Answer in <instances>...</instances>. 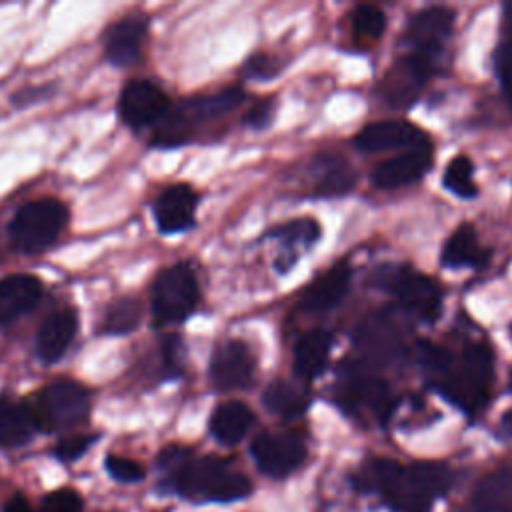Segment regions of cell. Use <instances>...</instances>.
<instances>
[{"label":"cell","mask_w":512,"mask_h":512,"mask_svg":"<svg viewBox=\"0 0 512 512\" xmlns=\"http://www.w3.org/2000/svg\"><path fill=\"white\" fill-rule=\"evenodd\" d=\"M158 468L184 498L196 502H228L250 494V480L228 462L202 456L192 458L188 450L168 446L158 456Z\"/></svg>","instance_id":"1"},{"label":"cell","mask_w":512,"mask_h":512,"mask_svg":"<svg viewBox=\"0 0 512 512\" xmlns=\"http://www.w3.org/2000/svg\"><path fill=\"white\" fill-rule=\"evenodd\" d=\"M374 482L396 512H428L432 498L448 490L452 474L438 462L402 466L394 460L374 462Z\"/></svg>","instance_id":"2"},{"label":"cell","mask_w":512,"mask_h":512,"mask_svg":"<svg viewBox=\"0 0 512 512\" xmlns=\"http://www.w3.org/2000/svg\"><path fill=\"white\" fill-rule=\"evenodd\" d=\"M244 100V92L236 86L224 88L206 96H192L176 106H170L166 116L156 124V132L152 136V146H182L190 142L200 126L210 124L228 112H232Z\"/></svg>","instance_id":"3"},{"label":"cell","mask_w":512,"mask_h":512,"mask_svg":"<svg viewBox=\"0 0 512 512\" xmlns=\"http://www.w3.org/2000/svg\"><path fill=\"white\" fill-rule=\"evenodd\" d=\"M440 392L468 414L482 410L490 398L492 386V352L486 344L474 342L466 346L456 366L438 378Z\"/></svg>","instance_id":"4"},{"label":"cell","mask_w":512,"mask_h":512,"mask_svg":"<svg viewBox=\"0 0 512 512\" xmlns=\"http://www.w3.org/2000/svg\"><path fill=\"white\" fill-rule=\"evenodd\" d=\"M68 224V208L56 198L26 202L8 224V236L20 254H40L50 248Z\"/></svg>","instance_id":"5"},{"label":"cell","mask_w":512,"mask_h":512,"mask_svg":"<svg viewBox=\"0 0 512 512\" xmlns=\"http://www.w3.org/2000/svg\"><path fill=\"white\" fill-rule=\"evenodd\" d=\"M30 410L38 428L48 432L68 430L86 420L90 392L76 380L60 378L40 390Z\"/></svg>","instance_id":"6"},{"label":"cell","mask_w":512,"mask_h":512,"mask_svg":"<svg viewBox=\"0 0 512 512\" xmlns=\"http://www.w3.org/2000/svg\"><path fill=\"white\" fill-rule=\"evenodd\" d=\"M200 298L196 274L184 262L162 270L152 286V316L160 326L182 324Z\"/></svg>","instance_id":"7"},{"label":"cell","mask_w":512,"mask_h":512,"mask_svg":"<svg viewBox=\"0 0 512 512\" xmlns=\"http://www.w3.org/2000/svg\"><path fill=\"white\" fill-rule=\"evenodd\" d=\"M382 284L406 310L418 318L432 322L440 314L442 292L432 278L406 266H394L384 274Z\"/></svg>","instance_id":"8"},{"label":"cell","mask_w":512,"mask_h":512,"mask_svg":"<svg viewBox=\"0 0 512 512\" xmlns=\"http://www.w3.org/2000/svg\"><path fill=\"white\" fill-rule=\"evenodd\" d=\"M432 70H434L432 58L410 52L390 66V70L386 72V76L378 86V94L388 106L406 108L418 98Z\"/></svg>","instance_id":"9"},{"label":"cell","mask_w":512,"mask_h":512,"mask_svg":"<svg viewBox=\"0 0 512 512\" xmlns=\"http://www.w3.org/2000/svg\"><path fill=\"white\" fill-rule=\"evenodd\" d=\"M170 100L166 92L152 80H132L122 88L118 110L132 130L156 126L168 112Z\"/></svg>","instance_id":"10"},{"label":"cell","mask_w":512,"mask_h":512,"mask_svg":"<svg viewBox=\"0 0 512 512\" xmlns=\"http://www.w3.org/2000/svg\"><path fill=\"white\" fill-rule=\"evenodd\" d=\"M250 452L264 474L280 478L302 464L306 456V446L296 434L264 432L252 440Z\"/></svg>","instance_id":"11"},{"label":"cell","mask_w":512,"mask_h":512,"mask_svg":"<svg viewBox=\"0 0 512 512\" xmlns=\"http://www.w3.org/2000/svg\"><path fill=\"white\" fill-rule=\"evenodd\" d=\"M256 362L248 346L240 340H228L220 344L210 360V382L220 392L242 390L252 384Z\"/></svg>","instance_id":"12"},{"label":"cell","mask_w":512,"mask_h":512,"mask_svg":"<svg viewBox=\"0 0 512 512\" xmlns=\"http://www.w3.org/2000/svg\"><path fill=\"white\" fill-rule=\"evenodd\" d=\"M354 144L358 150L364 152H384L394 148L412 150L430 146L426 132H422L416 124L406 120L372 122L356 134Z\"/></svg>","instance_id":"13"},{"label":"cell","mask_w":512,"mask_h":512,"mask_svg":"<svg viewBox=\"0 0 512 512\" xmlns=\"http://www.w3.org/2000/svg\"><path fill=\"white\" fill-rule=\"evenodd\" d=\"M454 26V12L444 6H428L412 16L406 28V38L414 54L434 60L444 40Z\"/></svg>","instance_id":"14"},{"label":"cell","mask_w":512,"mask_h":512,"mask_svg":"<svg viewBox=\"0 0 512 512\" xmlns=\"http://www.w3.org/2000/svg\"><path fill=\"white\" fill-rule=\"evenodd\" d=\"M198 194L188 184L164 188L152 206L156 226L164 234H178L194 226Z\"/></svg>","instance_id":"15"},{"label":"cell","mask_w":512,"mask_h":512,"mask_svg":"<svg viewBox=\"0 0 512 512\" xmlns=\"http://www.w3.org/2000/svg\"><path fill=\"white\" fill-rule=\"evenodd\" d=\"M148 36V22L142 16H124L104 34V54L118 68L134 66L142 56Z\"/></svg>","instance_id":"16"},{"label":"cell","mask_w":512,"mask_h":512,"mask_svg":"<svg viewBox=\"0 0 512 512\" xmlns=\"http://www.w3.org/2000/svg\"><path fill=\"white\" fill-rule=\"evenodd\" d=\"M430 166H432L430 146L404 150L402 154L380 162L372 170V182L382 190L400 188V186L420 180L424 176V172H428Z\"/></svg>","instance_id":"17"},{"label":"cell","mask_w":512,"mask_h":512,"mask_svg":"<svg viewBox=\"0 0 512 512\" xmlns=\"http://www.w3.org/2000/svg\"><path fill=\"white\" fill-rule=\"evenodd\" d=\"M76 332L78 316L72 308H62L48 314L36 332V356L46 364L58 362L70 348Z\"/></svg>","instance_id":"18"},{"label":"cell","mask_w":512,"mask_h":512,"mask_svg":"<svg viewBox=\"0 0 512 512\" xmlns=\"http://www.w3.org/2000/svg\"><path fill=\"white\" fill-rule=\"evenodd\" d=\"M352 270L348 262H338L314 278L300 294V308L306 312H326L334 308L350 288Z\"/></svg>","instance_id":"19"},{"label":"cell","mask_w":512,"mask_h":512,"mask_svg":"<svg viewBox=\"0 0 512 512\" xmlns=\"http://www.w3.org/2000/svg\"><path fill=\"white\" fill-rule=\"evenodd\" d=\"M42 298V284L30 274H8L0 278V326L28 314Z\"/></svg>","instance_id":"20"},{"label":"cell","mask_w":512,"mask_h":512,"mask_svg":"<svg viewBox=\"0 0 512 512\" xmlns=\"http://www.w3.org/2000/svg\"><path fill=\"white\" fill-rule=\"evenodd\" d=\"M332 348V334L324 328H314L306 332L294 346V372L304 378H316L330 356Z\"/></svg>","instance_id":"21"},{"label":"cell","mask_w":512,"mask_h":512,"mask_svg":"<svg viewBox=\"0 0 512 512\" xmlns=\"http://www.w3.org/2000/svg\"><path fill=\"white\" fill-rule=\"evenodd\" d=\"M252 422H254L252 410L242 402L230 400L216 406V410L212 412L210 432L218 442L230 446L240 442L246 436Z\"/></svg>","instance_id":"22"},{"label":"cell","mask_w":512,"mask_h":512,"mask_svg":"<svg viewBox=\"0 0 512 512\" xmlns=\"http://www.w3.org/2000/svg\"><path fill=\"white\" fill-rule=\"evenodd\" d=\"M36 428L38 426L28 404L0 398V446H22L32 438Z\"/></svg>","instance_id":"23"},{"label":"cell","mask_w":512,"mask_h":512,"mask_svg":"<svg viewBox=\"0 0 512 512\" xmlns=\"http://www.w3.org/2000/svg\"><path fill=\"white\" fill-rule=\"evenodd\" d=\"M468 512H512V474L500 470L486 476L478 484Z\"/></svg>","instance_id":"24"},{"label":"cell","mask_w":512,"mask_h":512,"mask_svg":"<svg viewBox=\"0 0 512 512\" xmlns=\"http://www.w3.org/2000/svg\"><path fill=\"white\" fill-rule=\"evenodd\" d=\"M486 250L480 246L476 230L470 224L458 226L446 240L440 260L448 268L480 266L486 260Z\"/></svg>","instance_id":"25"},{"label":"cell","mask_w":512,"mask_h":512,"mask_svg":"<svg viewBox=\"0 0 512 512\" xmlns=\"http://www.w3.org/2000/svg\"><path fill=\"white\" fill-rule=\"evenodd\" d=\"M350 398L372 412L374 418L384 422L394 406V398L384 380L374 376H362L350 382Z\"/></svg>","instance_id":"26"},{"label":"cell","mask_w":512,"mask_h":512,"mask_svg":"<svg viewBox=\"0 0 512 512\" xmlns=\"http://www.w3.org/2000/svg\"><path fill=\"white\" fill-rule=\"evenodd\" d=\"M262 400L270 412L284 418L298 416L308 406V396L304 394V390L286 380L270 382L262 394Z\"/></svg>","instance_id":"27"},{"label":"cell","mask_w":512,"mask_h":512,"mask_svg":"<svg viewBox=\"0 0 512 512\" xmlns=\"http://www.w3.org/2000/svg\"><path fill=\"white\" fill-rule=\"evenodd\" d=\"M142 320V304L132 296L116 298L108 304L102 318V332L112 336L130 334Z\"/></svg>","instance_id":"28"},{"label":"cell","mask_w":512,"mask_h":512,"mask_svg":"<svg viewBox=\"0 0 512 512\" xmlns=\"http://www.w3.org/2000/svg\"><path fill=\"white\" fill-rule=\"evenodd\" d=\"M474 166L466 156H454L446 170H444V178L442 184L446 190H450L454 196L460 198H474L478 194V186L474 182Z\"/></svg>","instance_id":"29"},{"label":"cell","mask_w":512,"mask_h":512,"mask_svg":"<svg viewBox=\"0 0 512 512\" xmlns=\"http://www.w3.org/2000/svg\"><path fill=\"white\" fill-rule=\"evenodd\" d=\"M354 180V170L346 162L328 160L320 170L316 192L322 196H340L354 186Z\"/></svg>","instance_id":"30"},{"label":"cell","mask_w":512,"mask_h":512,"mask_svg":"<svg viewBox=\"0 0 512 512\" xmlns=\"http://www.w3.org/2000/svg\"><path fill=\"white\" fill-rule=\"evenodd\" d=\"M386 28V18L380 8L362 4L352 12V34L358 42L370 44L376 42Z\"/></svg>","instance_id":"31"},{"label":"cell","mask_w":512,"mask_h":512,"mask_svg":"<svg viewBox=\"0 0 512 512\" xmlns=\"http://www.w3.org/2000/svg\"><path fill=\"white\" fill-rule=\"evenodd\" d=\"M274 234L288 248H310L320 238V226L316 220L298 218L280 226Z\"/></svg>","instance_id":"32"},{"label":"cell","mask_w":512,"mask_h":512,"mask_svg":"<svg viewBox=\"0 0 512 512\" xmlns=\"http://www.w3.org/2000/svg\"><path fill=\"white\" fill-rule=\"evenodd\" d=\"M182 356L184 346L178 336H168L162 342V360H160V376L162 378H176L182 374Z\"/></svg>","instance_id":"33"},{"label":"cell","mask_w":512,"mask_h":512,"mask_svg":"<svg viewBox=\"0 0 512 512\" xmlns=\"http://www.w3.org/2000/svg\"><path fill=\"white\" fill-rule=\"evenodd\" d=\"M40 512H82V498L72 488H60L44 496Z\"/></svg>","instance_id":"34"},{"label":"cell","mask_w":512,"mask_h":512,"mask_svg":"<svg viewBox=\"0 0 512 512\" xmlns=\"http://www.w3.org/2000/svg\"><path fill=\"white\" fill-rule=\"evenodd\" d=\"M106 468H108L110 476L120 482H138L144 478V468L136 460H130L124 456L110 454L106 458Z\"/></svg>","instance_id":"35"},{"label":"cell","mask_w":512,"mask_h":512,"mask_svg":"<svg viewBox=\"0 0 512 512\" xmlns=\"http://www.w3.org/2000/svg\"><path fill=\"white\" fill-rule=\"evenodd\" d=\"M96 440V436L92 434H76V436H68L64 440H60L54 448V454L64 460V462H70V460H76L78 456H82L90 444Z\"/></svg>","instance_id":"36"},{"label":"cell","mask_w":512,"mask_h":512,"mask_svg":"<svg viewBox=\"0 0 512 512\" xmlns=\"http://www.w3.org/2000/svg\"><path fill=\"white\" fill-rule=\"evenodd\" d=\"M496 72L508 98H512V40H504L496 52Z\"/></svg>","instance_id":"37"},{"label":"cell","mask_w":512,"mask_h":512,"mask_svg":"<svg viewBox=\"0 0 512 512\" xmlns=\"http://www.w3.org/2000/svg\"><path fill=\"white\" fill-rule=\"evenodd\" d=\"M274 114V100L272 98H266V100H260L258 104H254L246 116V124L252 126V128H264L268 126L270 118Z\"/></svg>","instance_id":"38"},{"label":"cell","mask_w":512,"mask_h":512,"mask_svg":"<svg viewBox=\"0 0 512 512\" xmlns=\"http://www.w3.org/2000/svg\"><path fill=\"white\" fill-rule=\"evenodd\" d=\"M278 70L276 62L264 54H258V56H252L248 62H246V72L250 76H256V78H270L274 76Z\"/></svg>","instance_id":"39"},{"label":"cell","mask_w":512,"mask_h":512,"mask_svg":"<svg viewBox=\"0 0 512 512\" xmlns=\"http://www.w3.org/2000/svg\"><path fill=\"white\" fill-rule=\"evenodd\" d=\"M2 512H34V510H32L28 498H26L24 494L16 492V494H12V496L6 500Z\"/></svg>","instance_id":"40"},{"label":"cell","mask_w":512,"mask_h":512,"mask_svg":"<svg viewBox=\"0 0 512 512\" xmlns=\"http://www.w3.org/2000/svg\"><path fill=\"white\" fill-rule=\"evenodd\" d=\"M504 28H506V40H512V2L504 6Z\"/></svg>","instance_id":"41"},{"label":"cell","mask_w":512,"mask_h":512,"mask_svg":"<svg viewBox=\"0 0 512 512\" xmlns=\"http://www.w3.org/2000/svg\"><path fill=\"white\" fill-rule=\"evenodd\" d=\"M510 384H512V382H510Z\"/></svg>","instance_id":"42"}]
</instances>
